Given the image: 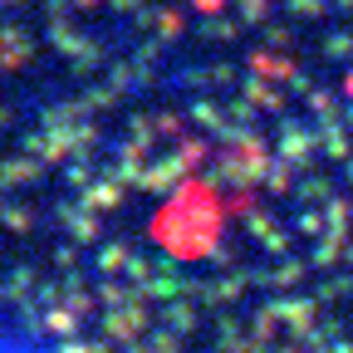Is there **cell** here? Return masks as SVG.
<instances>
[{
	"label": "cell",
	"instance_id": "obj_1",
	"mask_svg": "<svg viewBox=\"0 0 353 353\" xmlns=\"http://www.w3.org/2000/svg\"><path fill=\"white\" fill-rule=\"evenodd\" d=\"M0 353H69V348L15 314H0Z\"/></svg>",
	"mask_w": 353,
	"mask_h": 353
}]
</instances>
